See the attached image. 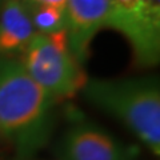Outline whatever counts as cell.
<instances>
[{
  "label": "cell",
  "instance_id": "cell-3",
  "mask_svg": "<svg viewBox=\"0 0 160 160\" xmlns=\"http://www.w3.org/2000/svg\"><path fill=\"white\" fill-rule=\"evenodd\" d=\"M22 56V64L52 100L69 98L84 84L79 63L68 46L67 29L36 33Z\"/></svg>",
  "mask_w": 160,
  "mask_h": 160
},
{
  "label": "cell",
  "instance_id": "cell-10",
  "mask_svg": "<svg viewBox=\"0 0 160 160\" xmlns=\"http://www.w3.org/2000/svg\"><path fill=\"white\" fill-rule=\"evenodd\" d=\"M4 3H6V0H0V8H2V6H3Z\"/></svg>",
  "mask_w": 160,
  "mask_h": 160
},
{
  "label": "cell",
  "instance_id": "cell-4",
  "mask_svg": "<svg viewBox=\"0 0 160 160\" xmlns=\"http://www.w3.org/2000/svg\"><path fill=\"white\" fill-rule=\"evenodd\" d=\"M108 27L124 35L142 66L159 62L160 0H111Z\"/></svg>",
  "mask_w": 160,
  "mask_h": 160
},
{
  "label": "cell",
  "instance_id": "cell-2",
  "mask_svg": "<svg viewBox=\"0 0 160 160\" xmlns=\"http://www.w3.org/2000/svg\"><path fill=\"white\" fill-rule=\"evenodd\" d=\"M89 103L119 119L155 155L160 152V88L155 78L86 80Z\"/></svg>",
  "mask_w": 160,
  "mask_h": 160
},
{
  "label": "cell",
  "instance_id": "cell-7",
  "mask_svg": "<svg viewBox=\"0 0 160 160\" xmlns=\"http://www.w3.org/2000/svg\"><path fill=\"white\" fill-rule=\"evenodd\" d=\"M36 35L23 0H6L0 8V58L23 53Z\"/></svg>",
  "mask_w": 160,
  "mask_h": 160
},
{
  "label": "cell",
  "instance_id": "cell-6",
  "mask_svg": "<svg viewBox=\"0 0 160 160\" xmlns=\"http://www.w3.org/2000/svg\"><path fill=\"white\" fill-rule=\"evenodd\" d=\"M66 18L69 51L83 64L93 36L99 29L108 27L111 0H67Z\"/></svg>",
  "mask_w": 160,
  "mask_h": 160
},
{
  "label": "cell",
  "instance_id": "cell-8",
  "mask_svg": "<svg viewBox=\"0 0 160 160\" xmlns=\"http://www.w3.org/2000/svg\"><path fill=\"white\" fill-rule=\"evenodd\" d=\"M27 8L31 15V20L36 33L51 35L67 29L66 11L63 9L47 6H27Z\"/></svg>",
  "mask_w": 160,
  "mask_h": 160
},
{
  "label": "cell",
  "instance_id": "cell-1",
  "mask_svg": "<svg viewBox=\"0 0 160 160\" xmlns=\"http://www.w3.org/2000/svg\"><path fill=\"white\" fill-rule=\"evenodd\" d=\"M53 102L20 60L0 58V135L20 155L29 156L44 144Z\"/></svg>",
  "mask_w": 160,
  "mask_h": 160
},
{
  "label": "cell",
  "instance_id": "cell-5",
  "mask_svg": "<svg viewBox=\"0 0 160 160\" xmlns=\"http://www.w3.org/2000/svg\"><path fill=\"white\" fill-rule=\"evenodd\" d=\"M60 160H132V147L92 124H76L59 144Z\"/></svg>",
  "mask_w": 160,
  "mask_h": 160
},
{
  "label": "cell",
  "instance_id": "cell-9",
  "mask_svg": "<svg viewBox=\"0 0 160 160\" xmlns=\"http://www.w3.org/2000/svg\"><path fill=\"white\" fill-rule=\"evenodd\" d=\"M28 7L33 6H47V7H55L59 9L66 11L67 6V0H23Z\"/></svg>",
  "mask_w": 160,
  "mask_h": 160
}]
</instances>
